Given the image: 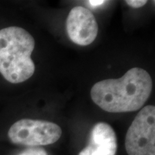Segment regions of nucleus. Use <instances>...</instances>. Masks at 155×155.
I'll return each instance as SVG.
<instances>
[{"label":"nucleus","mask_w":155,"mask_h":155,"mask_svg":"<svg viewBox=\"0 0 155 155\" xmlns=\"http://www.w3.org/2000/svg\"><path fill=\"white\" fill-rule=\"evenodd\" d=\"M152 80L148 72L133 68L118 79H106L95 83L91 96L101 109L110 113L140 109L151 95Z\"/></svg>","instance_id":"obj_1"},{"label":"nucleus","mask_w":155,"mask_h":155,"mask_svg":"<svg viewBox=\"0 0 155 155\" xmlns=\"http://www.w3.org/2000/svg\"><path fill=\"white\" fill-rule=\"evenodd\" d=\"M35 45L33 37L23 28L0 30V73L9 83H22L34 74L31 55Z\"/></svg>","instance_id":"obj_2"},{"label":"nucleus","mask_w":155,"mask_h":155,"mask_svg":"<svg viewBox=\"0 0 155 155\" xmlns=\"http://www.w3.org/2000/svg\"><path fill=\"white\" fill-rule=\"evenodd\" d=\"M61 134V127L56 124L30 119L15 122L8 131V137L13 144L30 147L54 144Z\"/></svg>","instance_id":"obj_3"},{"label":"nucleus","mask_w":155,"mask_h":155,"mask_svg":"<svg viewBox=\"0 0 155 155\" xmlns=\"http://www.w3.org/2000/svg\"><path fill=\"white\" fill-rule=\"evenodd\" d=\"M129 155H155V107L149 105L139 112L125 139Z\"/></svg>","instance_id":"obj_4"},{"label":"nucleus","mask_w":155,"mask_h":155,"mask_svg":"<svg viewBox=\"0 0 155 155\" xmlns=\"http://www.w3.org/2000/svg\"><path fill=\"white\" fill-rule=\"evenodd\" d=\"M66 31L73 43L87 46L96 40L98 25L91 12L78 6L73 7L68 15Z\"/></svg>","instance_id":"obj_5"},{"label":"nucleus","mask_w":155,"mask_h":155,"mask_svg":"<svg viewBox=\"0 0 155 155\" xmlns=\"http://www.w3.org/2000/svg\"><path fill=\"white\" fill-rule=\"evenodd\" d=\"M117 147L113 128L105 122H98L91 130L88 145L78 155H116Z\"/></svg>","instance_id":"obj_6"},{"label":"nucleus","mask_w":155,"mask_h":155,"mask_svg":"<svg viewBox=\"0 0 155 155\" xmlns=\"http://www.w3.org/2000/svg\"><path fill=\"white\" fill-rule=\"evenodd\" d=\"M17 155H48V153L40 147H30Z\"/></svg>","instance_id":"obj_7"},{"label":"nucleus","mask_w":155,"mask_h":155,"mask_svg":"<svg viewBox=\"0 0 155 155\" xmlns=\"http://www.w3.org/2000/svg\"><path fill=\"white\" fill-rule=\"evenodd\" d=\"M125 2L133 8H140L147 3V0H127Z\"/></svg>","instance_id":"obj_8"},{"label":"nucleus","mask_w":155,"mask_h":155,"mask_svg":"<svg viewBox=\"0 0 155 155\" xmlns=\"http://www.w3.org/2000/svg\"><path fill=\"white\" fill-rule=\"evenodd\" d=\"M88 2L92 7H95L103 5L106 2V1H104V0H90V1H88Z\"/></svg>","instance_id":"obj_9"}]
</instances>
